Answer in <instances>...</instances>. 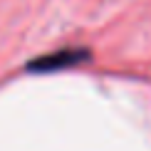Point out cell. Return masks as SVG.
Returning <instances> with one entry per match:
<instances>
[{
	"label": "cell",
	"mask_w": 151,
	"mask_h": 151,
	"mask_svg": "<svg viewBox=\"0 0 151 151\" xmlns=\"http://www.w3.org/2000/svg\"><path fill=\"white\" fill-rule=\"evenodd\" d=\"M92 60V52L87 47H60L52 50L47 55H40V57L30 60L25 72L30 74H52V72H65L72 70V67H82Z\"/></svg>",
	"instance_id": "1"
}]
</instances>
